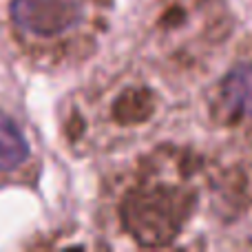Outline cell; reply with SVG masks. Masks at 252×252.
Masks as SVG:
<instances>
[{
  "label": "cell",
  "mask_w": 252,
  "mask_h": 252,
  "mask_svg": "<svg viewBox=\"0 0 252 252\" xmlns=\"http://www.w3.org/2000/svg\"><path fill=\"white\" fill-rule=\"evenodd\" d=\"M221 102L237 120L252 118V62L239 64L226 75L221 82Z\"/></svg>",
  "instance_id": "4"
},
{
  "label": "cell",
  "mask_w": 252,
  "mask_h": 252,
  "mask_svg": "<svg viewBox=\"0 0 252 252\" xmlns=\"http://www.w3.org/2000/svg\"><path fill=\"white\" fill-rule=\"evenodd\" d=\"M33 151L11 115L0 111V186L33 179Z\"/></svg>",
  "instance_id": "3"
},
{
  "label": "cell",
  "mask_w": 252,
  "mask_h": 252,
  "mask_svg": "<svg viewBox=\"0 0 252 252\" xmlns=\"http://www.w3.org/2000/svg\"><path fill=\"white\" fill-rule=\"evenodd\" d=\"M195 208V192L186 182L168 175L157 157L139 168L135 182L122 192L120 223L144 248H164L184 232Z\"/></svg>",
  "instance_id": "2"
},
{
  "label": "cell",
  "mask_w": 252,
  "mask_h": 252,
  "mask_svg": "<svg viewBox=\"0 0 252 252\" xmlns=\"http://www.w3.org/2000/svg\"><path fill=\"white\" fill-rule=\"evenodd\" d=\"M111 0H9V25L25 56L44 66L84 60L106 27Z\"/></svg>",
  "instance_id": "1"
}]
</instances>
